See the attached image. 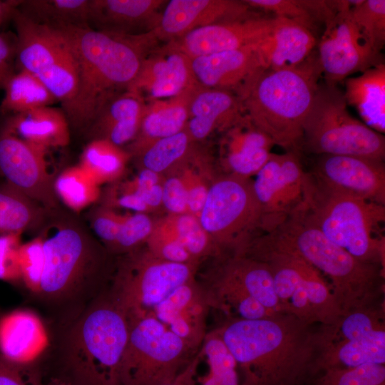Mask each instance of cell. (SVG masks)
<instances>
[{"label":"cell","instance_id":"obj_1","mask_svg":"<svg viewBox=\"0 0 385 385\" xmlns=\"http://www.w3.org/2000/svg\"><path fill=\"white\" fill-rule=\"evenodd\" d=\"M275 312L231 318L215 328L234 357L240 385H302L317 374V327Z\"/></svg>","mask_w":385,"mask_h":385},{"label":"cell","instance_id":"obj_2","mask_svg":"<svg viewBox=\"0 0 385 385\" xmlns=\"http://www.w3.org/2000/svg\"><path fill=\"white\" fill-rule=\"evenodd\" d=\"M54 29L67 41L77 66L76 92L66 115L69 124L86 130L110 98L128 88L158 41L152 31L128 36L90 27Z\"/></svg>","mask_w":385,"mask_h":385},{"label":"cell","instance_id":"obj_3","mask_svg":"<svg viewBox=\"0 0 385 385\" xmlns=\"http://www.w3.org/2000/svg\"><path fill=\"white\" fill-rule=\"evenodd\" d=\"M261 237L315 268L328 282L342 314L383 302L384 268L363 262L334 244L299 208Z\"/></svg>","mask_w":385,"mask_h":385},{"label":"cell","instance_id":"obj_4","mask_svg":"<svg viewBox=\"0 0 385 385\" xmlns=\"http://www.w3.org/2000/svg\"><path fill=\"white\" fill-rule=\"evenodd\" d=\"M322 76L314 53L296 67L262 71L237 94L245 115L275 145L297 153Z\"/></svg>","mask_w":385,"mask_h":385},{"label":"cell","instance_id":"obj_5","mask_svg":"<svg viewBox=\"0 0 385 385\" xmlns=\"http://www.w3.org/2000/svg\"><path fill=\"white\" fill-rule=\"evenodd\" d=\"M299 209L334 244L363 262L384 268L385 205L331 191L307 173Z\"/></svg>","mask_w":385,"mask_h":385},{"label":"cell","instance_id":"obj_6","mask_svg":"<svg viewBox=\"0 0 385 385\" xmlns=\"http://www.w3.org/2000/svg\"><path fill=\"white\" fill-rule=\"evenodd\" d=\"M130 325L109 297L76 324L68 341V361L85 385H120Z\"/></svg>","mask_w":385,"mask_h":385},{"label":"cell","instance_id":"obj_7","mask_svg":"<svg viewBox=\"0 0 385 385\" xmlns=\"http://www.w3.org/2000/svg\"><path fill=\"white\" fill-rule=\"evenodd\" d=\"M245 254L270 267L282 312L313 325L331 324L342 314L327 280L295 253L259 236L250 242Z\"/></svg>","mask_w":385,"mask_h":385},{"label":"cell","instance_id":"obj_8","mask_svg":"<svg viewBox=\"0 0 385 385\" xmlns=\"http://www.w3.org/2000/svg\"><path fill=\"white\" fill-rule=\"evenodd\" d=\"M317 155L384 160V135L354 118L344 91L320 83L304 122L301 148Z\"/></svg>","mask_w":385,"mask_h":385},{"label":"cell","instance_id":"obj_9","mask_svg":"<svg viewBox=\"0 0 385 385\" xmlns=\"http://www.w3.org/2000/svg\"><path fill=\"white\" fill-rule=\"evenodd\" d=\"M202 228L223 256L242 254L262 232V213L252 180L225 175L209 186L198 217Z\"/></svg>","mask_w":385,"mask_h":385},{"label":"cell","instance_id":"obj_10","mask_svg":"<svg viewBox=\"0 0 385 385\" xmlns=\"http://www.w3.org/2000/svg\"><path fill=\"white\" fill-rule=\"evenodd\" d=\"M197 267L162 260L147 249L135 250L120 265L108 297L130 324L152 314L174 289L195 279Z\"/></svg>","mask_w":385,"mask_h":385},{"label":"cell","instance_id":"obj_11","mask_svg":"<svg viewBox=\"0 0 385 385\" xmlns=\"http://www.w3.org/2000/svg\"><path fill=\"white\" fill-rule=\"evenodd\" d=\"M120 385H162L172 381L195 354L153 314L129 324Z\"/></svg>","mask_w":385,"mask_h":385},{"label":"cell","instance_id":"obj_12","mask_svg":"<svg viewBox=\"0 0 385 385\" xmlns=\"http://www.w3.org/2000/svg\"><path fill=\"white\" fill-rule=\"evenodd\" d=\"M317 374L330 369L385 364L384 302L342 314L317 326Z\"/></svg>","mask_w":385,"mask_h":385},{"label":"cell","instance_id":"obj_13","mask_svg":"<svg viewBox=\"0 0 385 385\" xmlns=\"http://www.w3.org/2000/svg\"><path fill=\"white\" fill-rule=\"evenodd\" d=\"M16 30V56L21 70L34 74L69 108L76 92L77 66L66 39L56 29L35 23L16 8L12 16Z\"/></svg>","mask_w":385,"mask_h":385},{"label":"cell","instance_id":"obj_14","mask_svg":"<svg viewBox=\"0 0 385 385\" xmlns=\"http://www.w3.org/2000/svg\"><path fill=\"white\" fill-rule=\"evenodd\" d=\"M43 238L44 264L38 294L48 298L76 292L96 272L100 260L94 240L80 224L65 220Z\"/></svg>","mask_w":385,"mask_h":385},{"label":"cell","instance_id":"obj_15","mask_svg":"<svg viewBox=\"0 0 385 385\" xmlns=\"http://www.w3.org/2000/svg\"><path fill=\"white\" fill-rule=\"evenodd\" d=\"M255 176L252 188L262 213L264 234L273 230L302 205L307 173L297 153L287 151L272 153Z\"/></svg>","mask_w":385,"mask_h":385},{"label":"cell","instance_id":"obj_16","mask_svg":"<svg viewBox=\"0 0 385 385\" xmlns=\"http://www.w3.org/2000/svg\"><path fill=\"white\" fill-rule=\"evenodd\" d=\"M351 7L338 12L324 25L318 43L317 57L327 83L337 85L354 73L383 63L381 53L371 47L352 21Z\"/></svg>","mask_w":385,"mask_h":385},{"label":"cell","instance_id":"obj_17","mask_svg":"<svg viewBox=\"0 0 385 385\" xmlns=\"http://www.w3.org/2000/svg\"><path fill=\"white\" fill-rule=\"evenodd\" d=\"M46 149L4 130L0 133V174L6 183L46 209L58 206Z\"/></svg>","mask_w":385,"mask_h":385},{"label":"cell","instance_id":"obj_18","mask_svg":"<svg viewBox=\"0 0 385 385\" xmlns=\"http://www.w3.org/2000/svg\"><path fill=\"white\" fill-rule=\"evenodd\" d=\"M309 173L317 183L331 191L385 205L382 160L323 155Z\"/></svg>","mask_w":385,"mask_h":385},{"label":"cell","instance_id":"obj_19","mask_svg":"<svg viewBox=\"0 0 385 385\" xmlns=\"http://www.w3.org/2000/svg\"><path fill=\"white\" fill-rule=\"evenodd\" d=\"M198 86L190 58L166 43L147 55L127 90L136 92L149 102L172 98Z\"/></svg>","mask_w":385,"mask_h":385},{"label":"cell","instance_id":"obj_20","mask_svg":"<svg viewBox=\"0 0 385 385\" xmlns=\"http://www.w3.org/2000/svg\"><path fill=\"white\" fill-rule=\"evenodd\" d=\"M255 15L244 1L171 0L151 31L158 41L168 43L202 27Z\"/></svg>","mask_w":385,"mask_h":385},{"label":"cell","instance_id":"obj_21","mask_svg":"<svg viewBox=\"0 0 385 385\" xmlns=\"http://www.w3.org/2000/svg\"><path fill=\"white\" fill-rule=\"evenodd\" d=\"M210 309L205 289L192 279L174 289L153 314L195 354L207 332L206 320Z\"/></svg>","mask_w":385,"mask_h":385},{"label":"cell","instance_id":"obj_22","mask_svg":"<svg viewBox=\"0 0 385 385\" xmlns=\"http://www.w3.org/2000/svg\"><path fill=\"white\" fill-rule=\"evenodd\" d=\"M274 21V17L255 15L202 27L168 43L190 58L238 49L257 43Z\"/></svg>","mask_w":385,"mask_h":385},{"label":"cell","instance_id":"obj_23","mask_svg":"<svg viewBox=\"0 0 385 385\" xmlns=\"http://www.w3.org/2000/svg\"><path fill=\"white\" fill-rule=\"evenodd\" d=\"M256 44L190 58L195 80L201 86L229 90L237 95L264 71Z\"/></svg>","mask_w":385,"mask_h":385},{"label":"cell","instance_id":"obj_24","mask_svg":"<svg viewBox=\"0 0 385 385\" xmlns=\"http://www.w3.org/2000/svg\"><path fill=\"white\" fill-rule=\"evenodd\" d=\"M163 0H90L88 26L100 31L135 36L153 31Z\"/></svg>","mask_w":385,"mask_h":385},{"label":"cell","instance_id":"obj_25","mask_svg":"<svg viewBox=\"0 0 385 385\" xmlns=\"http://www.w3.org/2000/svg\"><path fill=\"white\" fill-rule=\"evenodd\" d=\"M275 144L244 115L224 132L221 160L227 175L250 178L270 158Z\"/></svg>","mask_w":385,"mask_h":385},{"label":"cell","instance_id":"obj_26","mask_svg":"<svg viewBox=\"0 0 385 385\" xmlns=\"http://www.w3.org/2000/svg\"><path fill=\"white\" fill-rule=\"evenodd\" d=\"M244 115L236 93L200 86L190 101L185 129L194 142L202 140L215 131L224 133Z\"/></svg>","mask_w":385,"mask_h":385},{"label":"cell","instance_id":"obj_27","mask_svg":"<svg viewBox=\"0 0 385 385\" xmlns=\"http://www.w3.org/2000/svg\"><path fill=\"white\" fill-rule=\"evenodd\" d=\"M274 19L270 31L256 44L261 65L264 70L296 67L313 53L316 37L311 29L299 23Z\"/></svg>","mask_w":385,"mask_h":385},{"label":"cell","instance_id":"obj_28","mask_svg":"<svg viewBox=\"0 0 385 385\" xmlns=\"http://www.w3.org/2000/svg\"><path fill=\"white\" fill-rule=\"evenodd\" d=\"M146 103L140 95L130 90L113 96L87 128L89 137L119 147L131 143L139 131Z\"/></svg>","mask_w":385,"mask_h":385},{"label":"cell","instance_id":"obj_29","mask_svg":"<svg viewBox=\"0 0 385 385\" xmlns=\"http://www.w3.org/2000/svg\"><path fill=\"white\" fill-rule=\"evenodd\" d=\"M197 87L172 98L146 102L139 131L129 146L130 153L136 155L154 141L184 130L190 101Z\"/></svg>","mask_w":385,"mask_h":385},{"label":"cell","instance_id":"obj_30","mask_svg":"<svg viewBox=\"0 0 385 385\" xmlns=\"http://www.w3.org/2000/svg\"><path fill=\"white\" fill-rule=\"evenodd\" d=\"M69 125L63 111L45 106L14 114L4 130L47 150L69 143Z\"/></svg>","mask_w":385,"mask_h":385},{"label":"cell","instance_id":"obj_31","mask_svg":"<svg viewBox=\"0 0 385 385\" xmlns=\"http://www.w3.org/2000/svg\"><path fill=\"white\" fill-rule=\"evenodd\" d=\"M344 95L363 123L380 133L385 130V66L369 68L355 77L345 79Z\"/></svg>","mask_w":385,"mask_h":385},{"label":"cell","instance_id":"obj_32","mask_svg":"<svg viewBox=\"0 0 385 385\" xmlns=\"http://www.w3.org/2000/svg\"><path fill=\"white\" fill-rule=\"evenodd\" d=\"M217 269L272 312H281L268 265L245 253L219 258Z\"/></svg>","mask_w":385,"mask_h":385},{"label":"cell","instance_id":"obj_33","mask_svg":"<svg viewBox=\"0 0 385 385\" xmlns=\"http://www.w3.org/2000/svg\"><path fill=\"white\" fill-rule=\"evenodd\" d=\"M38 320L30 313L15 312L0 320V351L4 358L22 362L36 354L38 339L43 332Z\"/></svg>","mask_w":385,"mask_h":385},{"label":"cell","instance_id":"obj_34","mask_svg":"<svg viewBox=\"0 0 385 385\" xmlns=\"http://www.w3.org/2000/svg\"><path fill=\"white\" fill-rule=\"evenodd\" d=\"M90 0L19 1L16 9L32 21L52 29L89 27Z\"/></svg>","mask_w":385,"mask_h":385},{"label":"cell","instance_id":"obj_35","mask_svg":"<svg viewBox=\"0 0 385 385\" xmlns=\"http://www.w3.org/2000/svg\"><path fill=\"white\" fill-rule=\"evenodd\" d=\"M154 226L180 242L198 263L208 256H223L201 226L198 217L191 214H170Z\"/></svg>","mask_w":385,"mask_h":385},{"label":"cell","instance_id":"obj_36","mask_svg":"<svg viewBox=\"0 0 385 385\" xmlns=\"http://www.w3.org/2000/svg\"><path fill=\"white\" fill-rule=\"evenodd\" d=\"M207 370L194 385H240L236 361L215 329L207 332L197 350Z\"/></svg>","mask_w":385,"mask_h":385},{"label":"cell","instance_id":"obj_37","mask_svg":"<svg viewBox=\"0 0 385 385\" xmlns=\"http://www.w3.org/2000/svg\"><path fill=\"white\" fill-rule=\"evenodd\" d=\"M44 210L8 183L0 185V235L22 233L43 220Z\"/></svg>","mask_w":385,"mask_h":385},{"label":"cell","instance_id":"obj_38","mask_svg":"<svg viewBox=\"0 0 385 385\" xmlns=\"http://www.w3.org/2000/svg\"><path fill=\"white\" fill-rule=\"evenodd\" d=\"M4 88L5 96L1 107L15 114L50 106L56 101L38 78L25 70L14 73Z\"/></svg>","mask_w":385,"mask_h":385},{"label":"cell","instance_id":"obj_39","mask_svg":"<svg viewBox=\"0 0 385 385\" xmlns=\"http://www.w3.org/2000/svg\"><path fill=\"white\" fill-rule=\"evenodd\" d=\"M129 155L103 139H93L85 147L78 164L99 185L118 178Z\"/></svg>","mask_w":385,"mask_h":385},{"label":"cell","instance_id":"obj_40","mask_svg":"<svg viewBox=\"0 0 385 385\" xmlns=\"http://www.w3.org/2000/svg\"><path fill=\"white\" fill-rule=\"evenodd\" d=\"M193 143L185 128L175 135L154 141L135 156L142 168L161 174L183 163L194 149Z\"/></svg>","mask_w":385,"mask_h":385},{"label":"cell","instance_id":"obj_41","mask_svg":"<svg viewBox=\"0 0 385 385\" xmlns=\"http://www.w3.org/2000/svg\"><path fill=\"white\" fill-rule=\"evenodd\" d=\"M53 187L58 199L76 212L96 202L101 193L99 185L79 165L63 170Z\"/></svg>","mask_w":385,"mask_h":385},{"label":"cell","instance_id":"obj_42","mask_svg":"<svg viewBox=\"0 0 385 385\" xmlns=\"http://www.w3.org/2000/svg\"><path fill=\"white\" fill-rule=\"evenodd\" d=\"M349 14L365 39L381 53L385 43V1L356 0Z\"/></svg>","mask_w":385,"mask_h":385},{"label":"cell","instance_id":"obj_43","mask_svg":"<svg viewBox=\"0 0 385 385\" xmlns=\"http://www.w3.org/2000/svg\"><path fill=\"white\" fill-rule=\"evenodd\" d=\"M314 385H385V365L367 364L319 372Z\"/></svg>","mask_w":385,"mask_h":385},{"label":"cell","instance_id":"obj_44","mask_svg":"<svg viewBox=\"0 0 385 385\" xmlns=\"http://www.w3.org/2000/svg\"><path fill=\"white\" fill-rule=\"evenodd\" d=\"M154 224L145 212L123 215L116 240L111 249L117 252H130L150 235Z\"/></svg>","mask_w":385,"mask_h":385},{"label":"cell","instance_id":"obj_45","mask_svg":"<svg viewBox=\"0 0 385 385\" xmlns=\"http://www.w3.org/2000/svg\"><path fill=\"white\" fill-rule=\"evenodd\" d=\"M244 2L251 8L272 14L274 18L299 23L312 31L317 22L307 0H245Z\"/></svg>","mask_w":385,"mask_h":385},{"label":"cell","instance_id":"obj_46","mask_svg":"<svg viewBox=\"0 0 385 385\" xmlns=\"http://www.w3.org/2000/svg\"><path fill=\"white\" fill-rule=\"evenodd\" d=\"M19 263L21 279L30 290L38 293L44 264L42 236L21 244L19 249Z\"/></svg>","mask_w":385,"mask_h":385},{"label":"cell","instance_id":"obj_47","mask_svg":"<svg viewBox=\"0 0 385 385\" xmlns=\"http://www.w3.org/2000/svg\"><path fill=\"white\" fill-rule=\"evenodd\" d=\"M146 243V249L158 259L175 263L198 265L180 242L155 226Z\"/></svg>","mask_w":385,"mask_h":385},{"label":"cell","instance_id":"obj_48","mask_svg":"<svg viewBox=\"0 0 385 385\" xmlns=\"http://www.w3.org/2000/svg\"><path fill=\"white\" fill-rule=\"evenodd\" d=\"M21 234L0 235V279L8 282L21 279L19 263Z\"/></svg>","mask_w":385,"mask_h":385},{"label":"cell","instance_id":"obj_49","mask_svg":"<svg viewBox=\"0 0 385 385\" xmlns=\"http://www.w3.org/2000/svg\"><path fill=\"white\" fill-rule=\"evenodd\" d=\"M123 215L108 207L96 209L91 215V223L96 235L112 249L121 225Z\"/></svg>","mask_w":385,"mask_h":385},{"label":"cell","instance_id":"obj_50","mask_svg":"<svg viewBox=\"0 0 385 385\" xmlns=\"http://www.w3.org/2000/svg\"><path fill=\"white\" fill-rule=\"evenodd\" d=\"M162 187V204L170 214L188 213L187 192L181 175L168 177Z\"/></svg>","mask_w":385,"mask_h":385},{"label":"cell","instance_id":"obj_51","mask_svg":"<svg viewBox=\"0 0 385 385\" xmlns=\"http://www.w3.org/2000/svg\"><path fill=\"white\" fill-rule=\"evenodd\" d=\"M180 174L187 192L188 213L198 217L206 200L209 187L202 178L191 169H184Z\"/></svg>","mask_w":385,"mask_h":385},{"label":"cell","instance_id":"obj_52","mask_svg":"<svg viewBox=\"0 0 385 385\" xmlns=\"http://www.w3.org/2000/svg\"><path fill=\"white\" fill-rule=\"evenodd\" d=\"M16 44L13 46L8 39L0 34V86L4 88L7 81L14 74V58Z\"/></svg>","mask_w":385,"mask_h":385},{"label":"cell","instance_id":"obj_53","mask_svg":"<svg viewBox=\"0 0 385 385\" xmlns=\"http://www.w3.org/2000/svg\"><path fill=\"white\" fill-rule=\"evenodd\" d=\"M123 192L115 200V204L125 209L133 210L136 212H145L149 210L142 197L136 192L125 185Z\"/></svg>","mask_w":385,"mask_h":385},{"label":"cell","instance_id":"obj_54","mask_svg":"<svg viewBox=\"0 0 385 385\" xmlns=\"http://www.w3.org/2000/svg\"><path fill=\"white\" fill-rule=\"evenodd\" d=\"M200 356L196 352L175 379L162 385H194V379L197 371Z\"/></svg>","mask_w":385,"mask_h":385},{"label":"cell","instance_id":"obj_55","mask_svg":"<svg viewBox=\"0 0 385 385\" xmlns=\"http://www.w3.org/2000/svg\"><path fill=\"white\" fill-rule=\"evenodd\" d=\"M0 385H24L19 373L0 358Z\"/></svg>","mask_w":385,"mask_h":385},{"label":"cell","instance_id":"obj_56","mask_svg":"<svg viewBox=\"0 0 385 385\" xmlns=\"http://www.w3.org/2000/svg\"><path fill=\"white\" fill-rule=\"evenodd\" d=\"M139 195L142 197L149 210L151 208H155L162 204V184L160 183L156 184Z\"/></svg>","mask_w":385,"mask_h":385},{"label":"cell","instance_id":"obj_57","mask_svg":"<svg viewBox=\"0 0 385 385\" xmlns=\"http://www.w3.org/2000/svg\"><path fill=\"white\" fill-rule=\"evenodd\" d=\"M19 1H0V26L12 14L17 6Z\"/></svg>","mask_w":385,"mask_h":385},{"label":"cell","instance_id":"obj_58","mask_svg":"<svg viewBox=\"0 0 385 385\" xmlns=\"http://www.w3.org/2000/svg\"><path fill=\"white\" fill-rule=\"evenodd\" d=\"M47 385H68V384L67 383L64 382V381H52V382L48 384Z\"/></svg>","mask_w":385,"mask_h":385},{"label":"cell","instance_id":"obj_59","mask_svg":"<svg viewBox=\"0 0 385 385\" xmlns=\"http://www.w3.org/2000/svg\"><path fill=\"white\" fill-rule=\"evenodd\" d=\"M0 88H1V86H0Z\"/></svg>","mask_w":385,"mask_h":385}]
</instances>
